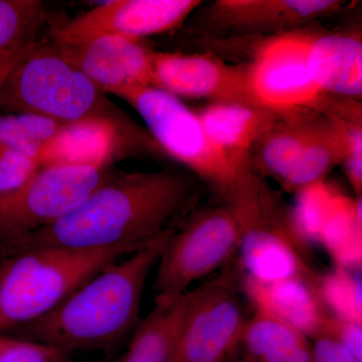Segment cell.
<instances>
[{"label":"cell","mask_w":362,"mask_h":362,"mask_svg":"<svg viewBox=\"0 0 362 362\" xmlns=\"http://www.w3.org/2000/svg\"><path fill=\"white\" fill-rule=\"evenodd\" d=\"M202 185L189 171L176 169L110 175L61 220L0 242V251L118 247L139 251L175 230L197 209Z\"/></svg>","instance_id":"obj_1"},{"label":"cell","mask_w":362,"mask_h":362,"mask_svg":"<svg viewBox=\"0 0 362 362\" xmlns=\"http://www.w3.org/2000/svg\"><path fill=\"white\" fill-rule=\"evenodd\" d=\"M173 232L105 267L47 315L8 335L52 345L70 356L96 350L115 354L141 321L147 279Z\"/></svg>","instance_id":"obj_2"},{"label":"cell","mask_w":362,"mask_h":362,"mask_svg":"<svg viewBox=\"0 0 362 362\" xmlns=\"http://www.w3.org/2000/svg\"><path fill=\"white\" fill-rule=\"evenodd\" d=\"M0 113L37 114L62 123L103 117L136 125L52 40H33L0 65Z\"/></svg>","instance_id":"obj_3"},{"label":"cell","mask_w":362,"mask_h":362,"mask_svg":"<svg viewBox=\"0 0 362 362\" xmlns=\"http://www.w3.org/2000/svg\"><path fill=\"white\" fill-rule=\"evenodd\" d=\"M135 252L125 247L0 251V334L47 315L105 267Z\"/></svg>","instance_id":"obj_4"},{"label":"cell","mask_w":362,"mask_h":362,"mask_svg":"<svg viewBox=\"0 0 362 362\" xmlns=\"http://www.w3.org/2000/svg\"><path fill=\"white\" fill-rule=\"evenodd\" d=\"M239 223L244 277L271 282L290 277L315 279L307 246L293 221L291 207L262 176H252L228 201Z\"/></svg>","instance_id":"obj_5"},{"label":"cell","mask_w":362,"mask_h":362,"mask_svg":"<svg viewBox=\"0 0 362 362\" xmlns=\"http://www.w3.org/2000/svg\"><path fill=\"white\" fill-rule=\"evenodd\" d=\"M242 233L223 202L195 209L171 233L156 264V305L180 299L192 286L226 268L239 252Z\"/></svg>","instance_id":"obj_6"},{"label":"cell","mask_w":362,"mask_h":362,"mask_svg":"<svg viewBox=\"0 0 362 362\" xmlns=\"http://www.w3.org/2000/svg\"><path fill=\"white\" fill-rule=\"evenodd\" d=\"M146 124L164 156L171 157L214 190L220 201L232 192L245 173H238L214 146L195 110L180 98L156 87L123 98Z\"/></svg>","instance_id":"obj_7"},{"label":"cell","mask_w":362,"mask_h":362,"mask_svg":"<svg viewBox=\"0 0 362 362\" xmlns=\"http://www.w3.org/2000/svg\"><path fill=\"white\" fill-rule=\"evenodd\" d=\"M309 28L267 37L249 63L257 103L277 116L325 110L334 97L324 94L312 78L307 61Z\"/></svg>","instance_id":"obj_8"},{"label":"cell","mask_w":362,"mask_h":362,"mask_svg":"<svg viewBox=\"0 0 362 362\" xmlns=\"http://www.w3.org/2000/svg\"><path fill=\"white\" fill-rule=\"evenodd\" d=\"M109 168L45 166L0 202V242L18 239L70 214L106 178Z\"/></svg>","instance_id":"obj_9"},{"label":"cell","mask_w":362,"mask_h":362,"mask_svg":"<svg viewBox=\"0 0 362 362\" xmlns=\"http://www.w3.org/2000/svg\"><path fill=\"white\" fill-rule=\"evenodd\" d=\"M223 274L192 289V302L168 362H228L240 345L245 319L235 276Z\"/></svg>","instance_id":"obj_10"},{"label":"cell","mask_w":362,"mask_h":362,"mask_svg":"<svg viewBox=\"0 0 362 362\" xmlns=\"http://www.w3.org/2000/svg\"><path fill=\"white\" fill-rule=\"evenodd\" d=\"M345 6L340 0H216L190 18L204 33L270 37L310 28Z\"/></svg>","instance_id":"obj_11"},{"label":"cell","mask_w":362,"mask_h":362,"mask_svg":"<svg viewBox=\"0 0 362 362\" xmlns=\"http://www.w3.org/2000/svg\"><path fill=\"white\" fill-rule=\"evenodd\" d=\"M204 4L199 0H113L54 28L52 40L75 45L104 35L142 40L171 32L189 20Z\"/></svg>","instance_id":"obj_12"},{"label":"cell","mask_w":362,"mask_h":362,"mask_svg":"<svg viewBox=\"0 0 362 362\" xmlns=\"http://www.w3.org/2000/svg\"><path fill=\"white\" fill-rule=\"evenodd\" d=\"M164 156L148 131L136 124L125 126L103 117L63 123L42 150L37 162L45 166L109 168L115 157L125 153Z\"/></svg>","instance_id":"obj_13"},{"label":"cell","mask_w":362,"mask_h":362,"mask_svg":"<svg viewBox=\"0 0 362 362\" xmlns=\"http://www.w3.org/2000/svg\"><path fill=\"white\" fill-rule=\"evenodd\" d=\"M152 85L180 99L259 106L252 94L249 64L226 63L206 52H154Z\"/></svg>","instance_id":"obj_14"},{"label":"cell","mask_w":362,"mask_h":362,"mask_svg":"<svg viewBox=\"0 0 362 362\" xmlns=\"http://www.w3.org/2000/svg\"><path fill=\"white\" fill-rule=\"evenodd\" d=\"M56 45L64 58L104 94L123 99L135 90L153 87L156 51L142 40L104 35L78 44Z\"/></svg>","instance_id":"obj_15"},{"label":"cell","mask_w":362,"mask_h":362,"mask_svg":"<svg viewBox=\"0 0 362 362\" xmlns=\"http://www.w3.org/2000/svg\"><path fill=\"white\" fill-rule=\"evenodd\" d=\"M318 278L290 277L259 282L244 277L243 289L254 309L270 314L316 340L322 337L331 316L319 296Z\"/></svg>","instance_id":"obj_16"},{"label":"cell","mask_w":362,"mask_h":362,"mask_svg":"<svg viewBox=\"0 0 362 362\" xmlns=\"http://www.w3.org/2000/svg\"><path fill=\"white\" fill-rule=\"evenodd\" d=\"M307 61L312 78L324 94L361 101V30H309Z\"/></svg>","instance_id":"obj_17"},{"label":"cell","mask_w":362,"mask_h":362,"mask_svg":"<svg viewBox=\"0 0 362 362\" xmlns=\"http://www.w3.org/2000/svg\"><path fill=\"white\" fill-rule=\"evenodd\" d=\"M195 112L214 146L240 173L251 166L255 145L278 118L262 107L239 103H211Z\"/></svg>","instance_id":"obj_18"},{"label":"cell","mask_w":362,"mask_h":362,"mask_svg":"<svg viewBox=\"0 0 362 362\" xmlns=\"http://www.w3.org/2000/svg\"><path fill=\"white\" fill-rule=\"evenodd\" d=\"M322 111L278 116L255 145L250 157L251 168L264 178L270 177L282 185L310 137L317 115Z\"/></svg>","instance_id":"obj_19"},{"label":"cell","mask_w":362,"mask_h":362,"mask_svg":"<svg viewBox=\"0 0 362 362\" xmlns=\"http://www.w3.org/2000/svg\"><path fill=\"white\" fill-rule=\"evenodd\" d=\"M192 289L173 303L156 305L141 319L120 362H168L187 317Z\"/></svg>","instance_id":"obj_20"},{"label":"cell","mask_w":362,"mask_h":362,"mask_svg":"<svg viewBox=\"0 0 362 362\" xmlns=\"http://www.w3.org/2000/svg\"><path fill=\"white\" fill-rule=\"evenodd\" d=\"M240 345L252 362H311L309 338L275 317L254 309L246 320Z\"/></svg>","instance_id":"obj_21"},{"label":"cell","mask_w":362,"mask_h":362,"mask_svg":"<svg viewBox=\"0 0 362 362\" xmlns=\"http://www.w3.org/2000/svg\"><path fill=\"white\" fill-rule=\"evenodd\" d=\"M361 197L340 192L319 237L334 266L358 270L362 262Z\"/></svg>","instance_id":"obj_22"},{"label":"cell","mask_w":362,"mask_h":362,"mask_svg":"<svg viewBox=\"0 0 362 362\" xmlns=\"http://www.w3.org/2000/svg\"><path fill=\"white\" fill-rule=\"evenodd\" d=\"M47 18L40 0H0V65L37 40Z\"/></svg>","instance_id":"obj_23"},{"label":"cell","mask_w":362,"mask_h":362,"mask_svg":"<svg viewBox=\"0 0 362 362\" xmlns=\"http://www.w3.org/2000/svg\"><path fill=\"white\" fill-rule=\"evenodd\" d=\"M62 122L33 113H0V147L37 161L40 150Z\"/></svg>","instance_id":"obj_24"},{"label":"cell","mask_w":362,"mask_h":362,"mask_svg":"<svg viewBox=\"0 0 362 362\" xmlns=\"http://www.w3.org/2000/svg\"><path fill=\"white\" fill-rule=\"evenodd\" d=\"M317 289L331 316L345 322L362 324L361 281L354 271L334 266L319 275Z\"/></svg>","instance_id":"obj_25"},{"label":"cell","mask_w":362,"mask_h":362,"mask_svg":"<svg viewBox=\"0 0 362 362\" xmlns=\"http://www.w3.org/2000/svg\"><path fill=\"white\" fill-rule=\"evenodd\" d=\"M339 192L323 180L295 194L297 199L291 209L293 221L300 237L308 246L310 243L319 242L324 223Z\"/></svg>","instance_id":"obj_26"},{"label":"cell","mask_w":362,"mask_h":362,"mask_svg":"<svg viewBox=\"0 0 362 362\" xmlns=\"http://www.w3.org/2000/svg\"><path fill=\"white\" fill-rule=\"evenodd\" d=\"M70 354L45 344L0 334V362H69Z\"/></svg>","instance_id":"obj_27"},{"label":"cell","mask_w":362,"mask_h":362,"mask_svg":"<svg viewBox=\"0 0 362 362\" xmlns=\"http://www.w3.org/2000/svg\"><path fill=\"white\" fill-rule=\"evenodd\" d=\"M40 168L35 159L0 147V202L25 187Z\"/></svg>","instance_id":"obj_28"},{"label":"cell","mask_w":362,"mask_h":362,"mask_svg":"<svg viewBox=\"0 0 362 362\" xmlns=\"http://www.w3.org/2000/svg\"><path fill=\"white\" fill-rule=\"evenodd\" d=\"M344 175L356 197L362 194V118L350 123L347 147L341 164Z\"/></svg>","instance_id":"obj_29"},{"label":"cell","mask_w":362,"mask_h":362,"mask_svg":"<svg viewBox=\"0 0 362 362\" xmlns=\"http://www.w3.org/2000/svg\"><path fill=\"white\" fill-rule=\"evenodd\" d=\"M321 337L334 340L356 362H362V324L345 322L330 316Z\"/></svg>","instance_id":"obj_30"},{"label":"cell","mask_w":362,"mask_h":362,"mask_svg":"<svg viewBox=\"0 0 362 362\" xmlns=\"http://www.w3.org/2000/svg\"><path fill=\"white\" fill-rule=\"evenodd\" d=\"M311 362H356L351 356L331 338L321 337L312 345Z\"/></svg>","instance_id":"obj_31"},{"label":"cell","mask_w":362,"mask_h":362,"mask_svg":"<svg viewBox=\"0 0 362 362\" xmlns=\"http://www.w3.org/2000/svg\"><path fill=\"white\" fill-rule=\"evenodd\" d=\"M228 362H252V361H250L249 359L244 358V359H237V361H230Z\"/></svg>","instance_id":"obj_32"}]
</instances>
